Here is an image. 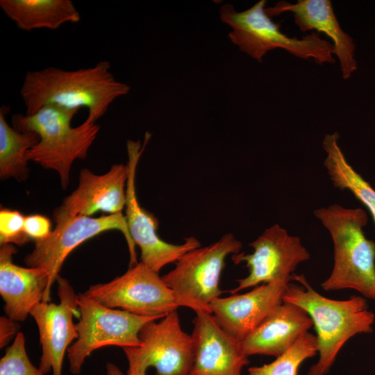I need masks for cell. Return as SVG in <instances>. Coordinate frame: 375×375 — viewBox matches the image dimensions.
<instances>
[{"label": "cell", "instance_id": "cell-1", "mask_svg": "<svg viewBox=\"0 0 375 375\" xmlns=\"http://www.w3.org/2000/svg\"><path fill=\"white\" fill-rule=\"evenodd\" d=\"M110 67L109 61L101 60L94 67L74 70L49 67L28 71L19 90L25 114L33 115L47 105L76 110L85 107L88 110L85 121L96 123L131 89L115 78Z\"/></svg>", "mask_w": 375, "mask_h": 375}, {"label": "cell", "instance_id": "cell-2", "mask_svg": "<svg viewBox=\"0 0 375 375\" xmlns=\"http://www.w3.org/2000/svg\"><path fill=\"white\" fill-rule=\"evenodd\" d=\"M294 280L302 286L290 283L283 301L303 308L312 319L317 331L319 359L310 367L307 375H326L351 338L373 331L375 315L362 297L331 299L315 291L303 275L294 274Z\"/></svg>", "mask_w": 375, "mask_h": 375}, {"label": "cell", "instance_id": "cell-3", "mask_svg": "<svg viewBox=\"0 0 375 375\" xmlns=\"http://www.w3.org/2000/svg\"><path fill=\"white\" fill-rule=\"evenodd\" d=\"M314 214L329 231L334 246L333 267L322 283L323 289H352L375 300V242L364 233L366 212L332 204Z\"/></svg>", "mask_w": 375, "mask_h": 375}, {"label": "cell", "instance_id": "cell-4", "mask_svg": "<svg viewBox=\"0 0 375 375\" xmlns=\"http://www.w3.org/2000/svg\"><path fill=\"white\" fill-rule=\"evenodd\" d=\"M78 110L47 105L33 115L17 113L12 125L20 132H34L39 142L26 153L27 160L54 170L66 188L71 167L76 159H85L100 126L84 121L78 126L71 124Z\"/></svg>", "mask_w": 375, "mask_h": 375}, {"label": "cell", "instance_id": "cell-5", "mask_svg": "<svg viewBox=\"0 0 375 375\" xmlns=\"http://www.w3.org/2000/svg\"><path fill=\"white\" fill-rule=\"evenodd\" d=\"M265 4V0H260L242 12L236 11L231 3L220 7V19L231 28L228 38L240 51L260 62L275 49H285L302 59H313L319 65L335 62L333 44L315 32L301 38L285 35L266 13Z\"/></svg>", "mask_w": 375, "mask_h": 375}, {"label": "cell", "instance_id": "cell-6", "mask_svg": "<svg viewBox=\"0 0 375 375\" xmlns=\"http://www.w3.org/2000/svg\"><path fill=\"white\" fill-rule=\"evenodd\" d=\"M77 303L78 337L67 351L69 369L74 375L81 374L85 359L101 347L139 346V333L142 328L149 322L162 319L108 308L85 293L78 294Z\"/></svg>", "mask_w": 375, "mask_h": 375}, {"label": "cell", "instance_id": "cell-7", "mask_svg": "<svg viewBox=\"0 0 375 375\" xmlns=\"http://www.w3.org/2000/svg\"><path fill=\"white\" fill-rule=\"evenodd\" d=\"M54 229L45 239L37 240L33 250L24 258L30 267L45 269L49 276V292L59 276L67 256L85 241L110 230H119L124 235L130 254V267L136 265L134 244L122 213L110 214L92 218L83 215H71L58 208L53 211Z\"/></svg>", "mask_w": 375, "mask_h": 375}, {"label": "cell", "instance_id": "cell-8", "mask_svg": "<svg viewBox=\"0 0 375 375\" xmlns=\"http://www.w3.org/2000/svg\"><path fill=\"white\" fill-rule=\"evenodd\" d=\"M85 294L108 308L140 316L162 318L180 306L194 310L193 306L169 288L158 273L142 262L111 281L90 286Z\"/></svg>", "mask_w": 375, "mask_h": 375}, {"label": "cell", "instance_id": "cell-9", "mask_svg": "<svg viewBox=\"0 0 375 375\" xmlns=\"http://www.w3.org/2000/svg\"><path fill=\"white\" fill-rule=\"evenodd\" d=\"M156 321L142 328L139 346L122 348L128 360L126 375H147L151 367L156 368V375H190L193 340L182 329L177 311Z\"/></svg>", "mask_w": 375, "mask_h": 375}, {"label": "cell", "instance_id": "cell-10", "mask_svg": "<svg viewBox=\"0 0 375 375\" xmlns=\"http://www.w3.org/2000/svg\"><path fill=\"white\" fill-rule=\"evenodd\" d=\"M241 249L242 243L232 233L225 234L209 246L185 253L162 278L180 298L193 306L194 311L203 310L212 314L209 305L222 294L219 281L225 259Z\"/></svg>", "mask_w": 375, "mask_h": 375}, {"label": "cell", "instance_id": "cell-11", "mask_svg": "<svg viewBox=\"0 0 375 375\" xmlns=\"http://www.w3.org/2000/svg\"><path fill=\"white\" fill-rule=\"evenodd\" d=\"M151 138L145 133L144 143L140 140H128V177L126 183L125 217L130 235L141 251V261L158 273L165 265L176 262L185 253L201 247L194 237L185 239L181 244L163 241L157 235L158 221L154 215L140 206L135 192V175L139 159Z\"/></svg>", "mask_w": 375, "mask_h": 375}, {"label": "cell", "instance_id": "cell-12", "mask_svg": "<svg viewBox=\"0 0 375 375\" xmlns=\"http://www.w3.org/2000/svg\"><path fill=\"white\" fill-rule=\"evenodd\" d=\"M249 245L253 249L251 253H238L231 257L235 265L243 262L249 269V274L238 279V285L229 291L231 294L260 283L289 284L298 265L310 258L300 238L289 235L278 224L265 230Z\"/></svg>", "mask_w": 375, "mask_h": 375}, {"label": "cell", "instance_id": "cell-13", "mask_svg": "<svg viewBox=\"0 0 375 375\" xmlns=\"http://www.w3.org/2000/svg\"><path fill=\"white\" fill-rule=\"evenodd\" d=\"M59 303L41 301L31 311L38 326L42 354L38 365L44 374L62 375L64 357L69 345L78 337L73 317L78 316V294L69 282L58 276Z\"/></svg>", "mask_w": 375, "mask_h": 375}, {"label": "cell", "instance_id": "cell-14", "mask_svg": "<svg viewBox=\"0 0 375 375\" xmlns=\"http://www.w3.org/2000/svg\"><path fill=\"white\" fill-rule=\"evenodd\" d=\"M194 312L191 334L194 362L190 375H242L249 362L241 342L226 333L211 313Z\"/></svg>", "mask_w": 375, "mask_h": 375}, {"label": "cell", "instance_id": "cell-15", "mask_svg": "<svg viewBox=\"0 0 375 375\" xmlns=\"http://www.w3.org/2000/svg\"><path fill=\"white\" fill-rule=\"evenodd\" d=\"M288 284L263 283L241 294L218 297L209 305L217 324L242 342L279 304Z\"/></svg>", "mask_w": 375, "mask_h": 375}, {"label": "cell", "instance_id": "cell-16", "mask_svg": "<svg viewBox=\"0 0 375 375\" xmlns=\"http://www.w3.org/2000/svg\"><path fill=\"white\" fill-rule=\"evenodd\" d=\"M17 252L11 244L1 245L0 294L7 317L24 322L31 310L41 301L49 302V276L40 267H23L13 263Z\"/></svg>", "mask_w": 375, "mask_h": 375}, {"label": "cell", "instance_id": "cell-17", "mask_svg": "<svg viewBox=\"0 0 375 375\" xmlns=\"http://www.w3.org/2000/svg\"><path fill=\"white\" fill-rule=\"evenodd\" d=\"M128 177V165H112L102 175L83 169L77 188L63 199L58 208L71 215L89 216L99 211L122 213L126 204Z\"/></svg>", "mask_w": 375, "mask_h": 375}, {"label": "cell", "instance_id": "cell-18", "mask_svg": "<svg viewBox=\"0 0 375 375\" xmlns=\"http://www.w3.org/2000/svg\"><path fill=\"white\" fill-rule=\"evenodd\" d=\"M269 17L289 12L301 32L316 30L322 32L333 42L334 54L340 65L342 76L348 79L357 69L353 39L340 26L329 0H299L295 3L285 1L265 8Z\"/></svg>", "mask_w": 375, "mask_h": 375}, {"label": "cell", "instance_id": "cell-19", "mask_svg": "<svg viewBox=\"0 0 375 375\" xmlns=\"http://www.w3.org/2000/svg\"><path fill=\"white\" fill-rule=\"evenodd\" d=\"M312 326V319L303 308L283 301L241 342V344L247 356L265 355L277 358L286 352Z\"/></svg>", "mask_w": 375, "mask_h": 375}, {"label": "cell", "instance_id": "cell-20", "mask_svg": "<svg viewBox=\"0 0 375 375\" xmlns=\"http://www.w3.org/2000/svg\"><path fill=\"white\" fill-rule=\"evenodd\" d=\"M5 15L21 30H56L77 23L81 15L71 0H1Z\"/></svg>", "mask_w": 375, "mask_h": 375}, {"label": "cell", "instance_id": "cell-21", "mask_svg": "<svg viewBox=\"0 0 375 375\" xmlns=\"http://www.w3.org/2000/svg\"><path fill=\"white\" fill-rule=\"evenodd\" d=\"M339 133L326 134L323 147L326 153L324 166L334 187L349 190L371 213L375 224V190L347 162L339 144Z\"/></svg>", "mask_w": 375, "mask_h": 375}, {"label": "cell", "instance_id": "cell-22", "mask_svg": "<svg viewBox=\"0 0 375 375\" xmlns=\"http://www.w3.org/2000/svg\"><path fill=\"white\" fill-rule=\"evenodd\" d=\"M10 107L0 108V177L25 180L28 176L26 153L40 140L34 132H20L10 126L6 115Z\"/></svg>", "mask_w": 375, "mask_h": 375}, {"label": "cell", "instance_id": "cell-23", "mask_svg": "<svg viewBox=\"0 0 375 375\" xmlns=\"http://www.w3.org/2000/svg\"><path fill=\"white\" fill-rule=\"evenodd\" d=\"M318 353L317 337L307 332L283 354L269 363L248 369L249 375H298L301 364Z\"/></svg>", "mask_w": 375, "mask_h": 375}, {"label": "cell", "instance_id": "cell-24", "mask_svg": "<svg viewBox=\"0 0 375 375\" xmlns=\"http://www.w3.org/2000/svg\"><path fill=\"white\" fill-rule=\"evenodd\" d=\"M25 343L24 334L19 332L0 360V375H45L31 362Z\"/></svg>", "mask_w": 375, "mask_h": 375}, {"label": "cell", "instance_id": "cell-25", "mask_svg": "<svg viewBox=\"0 0 375 375\" xmlns=\"http://www.w3.org/2000/svg\"><path fill=\"white\" fill-rule=\"evenodd\" d=\"M25 217L19 211L8 208L0 210V243L22 245L30 238L24 231Z\"/></svg>", "mask_w": 375, "mask_h": 375}, {"label": "cell", "instance_id": "cell-26", "mask_svg": "<svg viewBox=\"0 0 375 375\" xmlns=\"http://www.w3.org/2000/svg\"><path fill=\"white\" fill-rule=\"evenodd\" d=\"M24 231L29 238L35 241L47 238L51 233V223L48 218L40 215L25 217Z\"/></svg>", "mask_w": 375, "mask_h": 375}, {"label": "cell", "instance_id": "cell-27", "mask_svg": "<svg viewBox=\"0 0 375 375\" xmlns=\"http://www.w3.org/2000/svg\"><path fill=\"white\" fill-rule=\"evenodd\" d=\"M19 328L17 322L12 320L7 316L0 317V348L6 346L16 335Z\"/></svg>", "mask_w": 375, "mask_h": 375}, {"label": "cell", "instance_id": "cell-28", "mask_svg": "<svg viewBox=\"0 0 375 375\" xmlns=\"http://www.w3.org/2000/svg\"><path fill=\"white\" fill-rule=\"evenodd\" d=\"M106 368V375H125L116 365L112 362H108Z\"/></svg>", "mask_w": 375, "mask_h": 375}]
</instances>
